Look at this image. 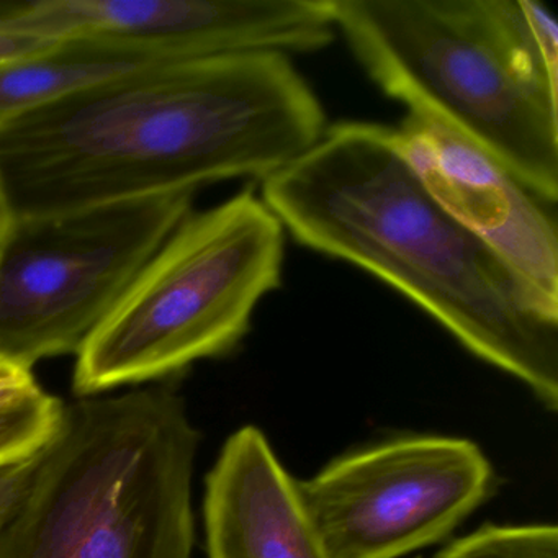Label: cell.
<instances>
[{
  "mask_svg": "<svg viewBox=\"0 0 558 558\" xmlns=\"http://www.w3.org/2000/svg\"><path fill=\"white\" fill-rule=\"evenodd\" d=\"M54 44L38 40L31 35L19 34L0 22V68L35 57V54L53 47Z\"/></svg>",
  "mask_w": 558,
  "mask_h": 558,
  "instance_id": "cell-16",
  "label": "cell"
},
{
  "mask_svg": "<svg viewBox=\"0 0 558 558\" xmlns=\"http://www.w3.org/2000/svg\"><path fill=\"white\" fill-rule=\"evenodd\" d=\"M398 135L437 201L493 247L558 313L555 207L469 143L408 116Z\"/></svg>",
  "mask_w": 558,
  "mask_h": 558,
  "instance_id": "cell-9",
  "label": "cell"
},
{
  "mask_svg": "<svg viewBox=\"0 0 558 558\" xmlns=\"http://www.w3.org/2000/svg\"><path fill=\"white\" fill-rule=\"evenodd\" d=\"M204 519L208 558H328L299 480L256 426L221 447L205 482Z\"/></svg>",
  "mask_w": 558,
  "mask_h": 558,
  "instance_id": "cell-10",
  "label": "cell"
},
{
  "mask_svg": "<svg viewBox=\"0 0 558 558\" xmlns=\"http://www.w3.org/2000/svg\"><path fill=\"white\" fill-rule=\"evenodd\" d=\"M436 558H558V529L486 524L450 542Z\"/></svg>",
  "mask_w": 558,
  "mask_h": 558,
  "instance_id": "cell-12",
  "label": "cell"
},
{
  "mask_svg": "<svg viewBox=\"0 0 558 558\" xmlns=\"http://www.w3.org/2000/svg\"><path fill=\"white\" fill-rule=\"evenodd\" d=\"M38 452L27 459L0 463V519H4L15 508L31 485Z\"/></svg>",
  "mask_w": 558,
  "mask_h": 558,
  "instance_id": "cell-15",
  "label": "cell"
},
{
  "mask_svg": "<svg viewBox=\"0 0 558 558\" xmlns=\"http://www.w3.org/2000/svg\"><path fill=\"white\" fill-rule=\"evenodd\" d=\"M326 129L289 54L169 61L0 122V202L12 220L264 181Z\"/></svg>",
  "mask_w": 558,
  "mask_h": 558,
  "instance_id": "cell-1",
  "label": "cell"
},
{
  "mask_svg": "<svg viewBox=\"0 0 558 558\" xmlns=\"http://www.w3.org/2000/svg\"><path fill=\"white\" fill-rule=\"evenodd\" d=\"M63 401L41 390L11 410L0 411V463L35 456L53 436Z\"/></svg>",
  "mask_w": 558,
  "mask_h": 558,
  "instance_id": "cell-13",
  "label": "cell"
},
{
  "mask_svg": "<svg viewBox=\"0 0 558 558\" xmlns=\"http://www.w3.org/2000/svg\"><path fill=\"white\" fill-rule=\"evenodd\" d=\"M260 198L302 246L374 274L558 410V313L437 201L397 129L329 126Z\"/></svg>",
  "mask_w": 558,
  "mask_h": 558,
  "instance_id": "cell-2",
  "label": "cell"
},
{
  "mask_svg": "<svg viewBox=\"0 0 558 558\" xmlns=\"http://www.w3.org/2000/svg\"><path fill=\"white\" fill-rule=\"evenodd\" d=\"M368 76L410 116L558 201V25L535 0H331Z\"/></svg>",
  "mask_w": 558,
  "mask_h": 558,
  "instance_id": "cell-3",
  "label": "cell"
},
{
  "mask_svg": "<svg viewBox=\"0 0 558 558\" xmlns=\"http://www.w3.org/2000/svg\"><path fill=\"white\" fill-rule=\"evenodd\" d=\"M328 558H401L449 537L495 489L463 437L410 434L352 450L299 480Z\"/></svg>",
  "mask_w": 558,
  "mask_h": 558,
  "instance_id": "cell-7",
  "label": "cell"
},
{
  "mask_svg": "<svg viewBox=\"0 0 558 558\" xmlns=\"http://www.w3.org/2000/svg\"><path fill=\"white\" fill-rule=\"evenodd\" d=\"M171 380L64 404L0 558H194L201 433Z\"/></svg>",
  "mask_w": 558,
  "mask_h": 558,
  "instance_id": "cell-4",
  "label": "cell"
},
{
  "mask_svg": "<svg viewBox=\"0 0 558 558\" xmlns=\"http://www.w3.org/2000/svg\"><path fill=\"white\" fill-rule=\"evenodd\" d=\"M194 195L174 192L12 218L0 236V354L28 368L76 355L194 210Z\"/></svg>",
  "mask_w": 558,
  "mask_h": 558,
  "instance_id": "cell-6",
  "label": "cell"
},
{
  "mask_svg": "<svg viewBox=\"0 0 558 558\" xmlns=\"http://www.w3.org/2000/svg\"><path fill=\"white\" fill-rule=\"evenodd\" d=\"M0 22L44 41L113 38L174 51L313 53L335 38L329 0H38L0 4Z\"/></svg>",
  "mask_w": 558,
  "mask_h": 558,
  "instance_id": "cell-8",
  "label": "cell"
},
{
  "mask_svg": "<svg viewBox=\"0 0 558 558\" xmlns=\"http://www.w3.org/2000/svg\"><path fill=\"white\" fill-rule=\"evenodd\" d=\"M9 221H11V218H9L8 211H5L4 204L0 202V236L4 234L5 228H8Z\"/></svg>",
  "mask_w": 558,
  "mask_h": 558,
  "instance_id": "cell-17",
  "label": "cell"
},
{
  "mask_svg": "<svg viewBox=\"0 0 558 558\" xmlns=\"http://www.w3.org/2000/svg\"><path fill=\"white\" fill-rule=\"evenodd\" d=\"M283 233L253 189L192 210L77 352L74 393L171 380L230 354L282 283Z\"/></svg>",
  "mask_w": 558,
  "mask_h": 558,
  "instance_id": "cell-5",
  "label": "cell"
},
{
  "mask_svg": "<svg viewBox=\"0 0 558 558\" xmlns=\"http://www.w3.org/2000/svg\"><path fill=\"white\" fill-rule=\"evenodd\" d=\"M174 51L113 38H71L0 68V122L156 64L182 61Z\"/></svg>",
  "mask_w": 558,
  "mask_h": 558,
  "instance_id": "cell-11",
  "label": "cell"
},
{
  "mask_svg": "<svg viewBox=\"0 0 558 558\" xmlns=\"http://www.w3.org/2000/svg\"><path fill=\"white\" fill-rule=\"evenodd\" d=\"M41 390L32 368L0 354V411L22 404Z\"/></svg>",
  "mask_w": 558,
  "mask_h": 558,
  "instance_id": "cell-14",
  "label": "cell"
}]
</instances>
